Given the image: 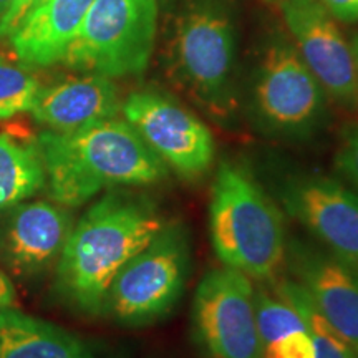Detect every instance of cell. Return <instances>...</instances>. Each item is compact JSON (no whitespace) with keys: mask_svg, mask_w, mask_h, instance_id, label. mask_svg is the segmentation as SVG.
<instances>
[{"mask_svg":"<svg viewBox=\"0 0 358 358\" xmlns=\"http://www.w3.org/2000/svg\"><path fill=\"white\" fill-rule=\"evenodd\" d=\"M352 52H353V60H355V69H357V83H358V37H357L355 40H353Z\"/></svg>","mask_w":358,"mask_h":358,"instance_id":"cell-25","label":"cell"},{"mask_svg":"<svg viewBox=\"0 0 358 358\" xmlns=\"http://www.w3.org/2000/svg\"><path fill=\"white\" fill-rule=\"evenodd\" d=\"M43 2L45 0H12L6 13L0 17V38H10Z\"/></svg>","mask_w":358,"mask_h":358,"instance_id":"cell-22","label":"cell"},{"mask_svg":"<svg viewBox=\"0 0 358 358\" xmlns=\"http://www.w3.org/2000/svg\"><path fill=\"white\" fill-rule=\"evenodd\" d=\"M189 272V234L182 224L166 222L111 282L105 312L122 325L155 324L181 301Z\"/></svg>","mask_w":358,"mask_h":358,"instance_id":"cell-4","label":"cell"},{"mask_svg":"<svg viewBox=\"0 0 358 358\" xmlns=\"http://www.w3.org/2000/svg\"><path fill=\"white\" fill-rule=\"evenodd\" d=\"M50 198L78 208L98 192L116 186H151L169 169L127 120L110 118L88 127L38 136Z\"/></svg>","mask_w":358,"mask_h":358,"instance_id":"cell-2","label":"cell"},{"mask_svg":"<svg viewBox=\"0 0 358 358\" xmlns=\"http://www.w3.org/2000/svg\"><path fill=\"white\" fill-rule=\"evenodd\" d=\"M10 2H12V0H0V17L6 13L8 6H10Z\"/></svg>","mask_w":358,"mask_h":358,"instance_id":"cell-26","label":"cell"},{"mask_svg":"<svg viewBox=\"0 0 358 358\" xmlns=\"http://www.w3.org/2000/svg\"><path fill=\"white\" fill-rule=\"evenodd\" d=\"M335 166L357 187L358 192V124L348 127L343 131L335 155Z\"/></svg>","mask_w":358,"mask_h":358,"instance_id":"cell-21","label":"cell"},{"mask_svg":"<svg viewBox=\"0 0 358 358\" xmlns=\"http://www.w3.org/2000/svg\"><path fill=\"white\" fill-rule=\"evenodd\" d=\"M282 12L297 52L324 92L342 103L358 100L352 47L320 0H282Z\"/></svg>","mask_w":358,"mask_h":358,"instance_id":"cell-11","label":"cell"},{"mask_svg":"<svg viewBox=\"0 0 358 358\" xmlns=\"http://www.w3.org/2000/svg\"><path fill=\"white\" fill-rule=\"evenodd\" d=\"M93 2L95 0H45L8 38L17 58L27 65L38 66L64 60Z\"/></svg>","mask_w":358,"mask_h":358,"instance_id":"cell-15","label":"cell"},{"mask_svg":"<svg viewBox=\"0 0 358 358\" xmlns=\"http://www.w3.org/2000/svg\"><path fill=\"white\" fill-rule=\"evenodd\" d=\"M38 90L29 71L0 57V120L32 110Z\"/></svg>","mask_w":358,"mask_h":358,"instance_id":"cell-19","label":"cell"},{"mask_svg":"<svg viewBox=\"0 0 358 358\" xmlns=\"http://www.w3.org/2000/svg\"><path fill=\"white\" fill-rule=\"evenodd\" d=\"M156 0H95L64 64L106 78L146 70L156 40Z\"/></svg>","mask_w":358,"mask_h":358,"instance_id":"cell-5","label":"cell"},{"mask_svg":"<svg viewBox=\"0 0 358 358\" xmlns=\"http://www.w3.org/2000/svg\"><path fill=\"white\" fill-rule=\"evenodd\" d=\"M209 239L224 267L272 280L287 252L282 213L241 164L217 168L209 199Z\"/></svg>","mask_w":358,"mask_h":358,"instance_id":"cell-3","label":"cell"},{"mask_svg":"<svg viewBox=\"0 0 358 358\" xmlns=\"http://www.w3.org/2000/svg\"><path fill=\"white\" fill-rule=\"evenodd\" d=\"M0 358H95V355L77 335L15 308H7L0 312Z\"/></svg>","mask_w":358,"mask_h":358,"instance_id":"cell-16","label":"cell"},{"mask_svg":"<svg viewBox=\"0 0 358 358\" xmlns=\"http://www.w3.org/2000/svg\"><path fill=\"white\" fill-rule=\"evenodd\" d=\"M122 110L124 120L169 171L186 181L211 171L216 156L213 133L176 100L163 93L136 92L127 98Z\"/></svg>","mask_w":358,"mask_h":358,"instance_id":"cell-8","label":"cell"},{"mask_svg":"<svg viewBox=\"0 0 358 358\" xmlns=\"http://www.w3.org/2000/svg\"><path fill=\"white\" fill-rule=\"evenodd\" d=\"M17 303V295L15 289H13V284L10 279L0 271V312L7 310V308H12Z\"/></svg>","mask_w":358,"mask_h":358,"instance_id":"cell-24","label":"cell"},{"mask_svg":"<svg viewBox=\"0 0 358 358\" xmlns=\"http://www.w3.org/2000/svg\"><path fill=\"white\" fill-rule=\"evenodd\" d=\"M335 19L342 22L358 20V0H320Z\"/></svg>","mask_w":358,"mask_h":358,"instance_id":"cell-23","label":"cell"},{"mask_svg":"<svg viewBox=\"0 0 358 358\" xmlns=\"http://www.w3.org/2000/svg\"><path fill=\"white\" fill-rule=\"evenodd\" d=\"M275 294L289 302L302 315L312 334L315 358H358V352L348 345L308 301L307 294L295 280H282Z\"/></svg>","mask_w":358,"mask_h":358,"instance_id":"cell-18","label":"cell"},{"mask_svg":"<svg viewBox=\"0 0 358 358\" xmlns=\"http://www.w3.org/2000/svg\"><path fill=\"white\" fill-rule=\"evenodd\" d=\"M262 358H315V348L308 327L294 330L275 342L264 345Z\"/></svg>","mask_w":358,"mask_h":358,"instance_id":"cell-20","label":"cell"},{"mask_svg":"<svg viewBox=\"0 0 358 358\" xmlns=\"http://www.w3.org/2000/svg\"><path fill=\"white\" fill-rule=\"evenodd\" d=\"M122 105L115 83L110 78L92 73L40 88L30 113L50 129L71 131L116 118Z\"/></svg>","mask_w":358,"mask_h":358,"instance_id":"cell-14","label":"cell"},{"mask_svg":"<svg viewBox=\"0 0 358 358\" xmlns=\"http://www.w3.org/2000/svg\"><path fill=\"white\" fill-rule=\"evenodd\" d=\"M164 224L159 209L143 196H103L73 224L57 261L58 290L85 313H103L111 282Z\"/></svg>","mask_w":358,"mask_h":358,"instance_id":"cell-1","label":"cell"},{"mask_svg":"<svg viewBox=\"0 0 358 358\" xmlns=\"http://www.w3.org/2000/svg\"><path fill=\"white\" fill-rule=\"evenodd\" d=\"M73 217L62 204L34 201L13 206L0 232V252L10 271L35 275L58 261Z\"/></svg>","mask_w":358,"mask_h":358,"instance_id":"cell-13","label":"cell"},{"mask_svg":"<svg viewBox=\"0 0 358 358\" xmlns=\"http://www.w3.org/2000/svg\"><path fill=\"white\" fill-rule=\"evenodd\" d=\"M192 334L208 358H262L252 280L224 266L209 271L192 299Z\"/></svg>","mask_w":358,"mask_h":358,"instance_id":"cell-7","label":"cell"},{"mask_svg":"<svg viewBox=\"0 0 358 358\" xmlns=\"http://www.w3.org/2000/svg\"><path fill=\"white\" fill-rule=\"evenodd\" d=\"M285 213L325 249L358 271V192L337 179L302 176L280 191Z\"/></svg>","mask_w":358,"mask_h":358,"instance_id":"cell-10","label":"cell"},{"mask_svg":"<svg viewBox=\"0 0 358 358\" xmlns=\"http://www.w3.org/2000/svg\"><path fill=\"white\" fill-rule=\"evenodd\" d=\"M285 259L295 282L327 324L358 352V271L329 250L299 241L287 244Z\"/></svg>","mask_w":358,"mask_h":358,"instance_id":"cell-12","label":"cell"},{"mask_svg":"<svg viewBox=\"0 0 358 358\" xmlns=\"http://www.w3.org/2000/svg\"><path fill=\"white\" fill-rule=\"evenodd\" d=\"M47 185L37 145L24 146L0 133V211L24 203Z\"/></svg>","mask_w":358,"mask_h":358,"instance_id":"cell-17","label":"cell"},{"mask_svg":"<svg viewBox=\"0 0 358 358\" xmlns=\"http://www.w3.org/2000/svg\"><path fill=\"white\" fill-rule=\"evenodd\" d=\"M234 34L227 15L213 3L182 12L173 35V70L201 105L214 113L231 108Z\"/></svg>","mask_w":358,"mask_h":358,"instance_id":"cell-6","label":"cell"},{"mask_svg":"<svg viewBox=\"0 0 358 358\" xmlns=\"http://www.w3.org/2000/svg\"><path fill=\"white\" fill-rule=\"evenodd\" d=\"M254 105L268 129L299 136L319 123L324 111V88L295 48L275 43L259 66Z\"/></svg>","mask_w":358,"mask_h":358,"instance_id":"cell-9","label":"cell"}]
</instances>
